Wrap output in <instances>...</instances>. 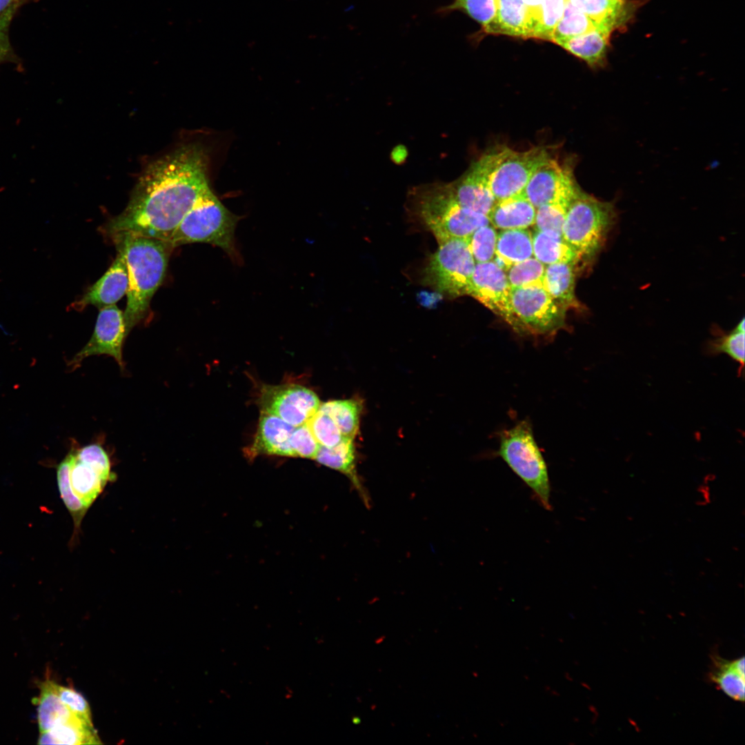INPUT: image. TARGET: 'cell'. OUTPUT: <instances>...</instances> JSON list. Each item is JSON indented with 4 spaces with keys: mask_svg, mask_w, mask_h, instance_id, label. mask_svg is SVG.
I'll list each match as a JSON object with an SVG mask.
<instances>
[{
    "mask_svg": "<svg viewBox=\"0 0 745 745\" xmlns=\"http://www.w3.org/2000/svg\"><path fill=\"white\" fill-rule=\"evenodd\" d=\"M619 1H625L626 0H619Z\"/></svg>",
    "mask_w": 745,
    "mask_h": 745,
    "instance_id": "45",
    "label": "cell"
},
{
    "mask_svg": "<svg viewBox=\"0 0 745 745\" xmlns=\"http://www.w3.org/2000/svg\"><path fill=\"white\" fill-rule=\"evenodd\" d=\"M239 219L210 188L186 215L168 243L172 248L192 243L209 244L234 257L235 232Z\"/></svg>",
    "mask_w": 745,
    "mask_h": 745,
    "instance_id": "4",
    "label": "cell"
},
{
    "mask_svg": "<svg viewBox=\"0 0 745 745\" xmlns=\"http://www.w3.org/2000/svg\"><path fill=\"white\" fill-rule=\"evenodd\" d=\"M76 457L83 461L90 463L103 473L115 476L111 471V464L108 455L99 444H91L75 451Z\"/></svg>",
    "mask_w": 745,
    "mask_h": 745,
    "instance_id": "42",
    "label": "cell"
},
{
    "mask_svg": "<svg viewBox=\"0 0 745 745\" xmlns=\"http://www.w3.org/2000/svg\"><path fill=\"white\" fill-rule=\"evenodd\" d=\"M207 155L199 144L183 146L153 161L140 177L126 208L106 226L112 237L132 234L168 242L210 186Z\"/></svg>",
    "mask_w": 745,
    "mask_h": 745,
    "instance_id": "1",
    "label": "cell"
},
{
    "mask_svg": "<svg viewBox=\"0 0 745 745\" xmlns=\"http://www.w3.org/2000/svg\"><path fill=\"white\" fill-rule=\"evenodd\" d=\"M567 209V207L557 203H547L536 208L535 230L562 236Z\"/></svg>",
    "mask_w": 745,
    "mask_h": 745,
    "instance_id": "38",
    "label": "cell"
},
{
    "mask_svg": "<svg viewBox=\"0 0 745 745\" xmlns=\"http://www.w3.org/2000/svg\"><path fill=\"white\" fill-rule=\"evenodd\" d=\"M744 318L727 333H724L708 342L706 350L711 355L726 354L739 366V371L744 364Z\"/></svg>",
    "mask_w": 745,
    "mask_h": 745,
    "instance_id": "31",
    "label": "cell"
},
{
    "mask_svg": "<svg viewBox=\"0 0 745 745\" xmlns=\"http://www.w3.org/2000/svg\"><path fill=\"white\" fill-rule=\"evenodd\" d=\"M258 402L261 412L274 415L294 427L306 423L321 404L312 390L298 384L264 385Z\"/></svg>",
    "mask_w": 745,
    "mask_h": 745,
    "instance_id": "12",
    "label": "cell"
},
{
    "mask_svg": "<svg viewBox=\"0 0 745 745\" xmlns=\"http://www.w3.org/2000/svg\"><path fill=\"white\" fill-rule=\"evenodd\" d=\"M511 288L505 271L493 261L476 263L471 297L501 318L515 332L517 321L510 301Z\"/></svg>",
    "mask_w": 745,
    "mask_h": 745,
    "instance_id": "14",
    "label": "cell"
},
{
    "mask_svg": "<svg viewBox=\"0 0 745 745\" xmlns=\"http://www.w3.org/2000/svg\"><path fill=\"white\" fill-rule=\"evenodd\" d=\"M306 424L319 446L330 448L344 438L335 421L324 413L317 410Z\"/></svg>",
    "mask_w": 745,
    "mask_h": 745,
    "instance_id": "36",
    "label": "cell"
},
{
    "mask_svg": "<svg viewBox=\"0 0 745 745\" xmlns=\"http://www.w3.org/2000/svg\"><path fill=\"white\" fill-rule=\"evenodd\" d=\"M536 208L524 193L497 201L488 215L490 223L502 230L533 226Z\"/></svg>",
    "mask_w": 745,
    "mask_h": 745,
    "instance_id": "18",
    "label": "cell"
},
{
    "mask_svg": "<svg viewBox=\"0 0 745 745\" xmlns=\"http://www.w3.org/2000/svg\"><path fill=\"white\" fill-rule=\"evenodd\" d=\"M610 33L606 29L596 28L557 45L583 60L590 68H602L606 64Z\"/></svg>",
    "mask_w": 745,
    "mask_h": 745,
    "instance_id": "19",
    "label": "cell"
},
{
    "mask_svg": "<svg viewBox=\"0 0 745 745\" xmlns=\"http://www.w3.org/2000/svg\"><path fill=\"white\" fill-rule=\"evenodd\" d=\"M315 459L348 476L355 486L363 493L356 473V452L352 438L344 437L338 444L330 448L319 446Z\"/></svg>",
    "mask_w": 745,
    "mask_h": 745,
    "instance_id": "28",
    "label": "cell"
},
{
    "mask_svg": "<svg viewBox=\"0 0 745 745\" xmlns=\"http://www.w3.org/2000/svg\"><path fill=\"white\" fill-rule=\"evenodd\" d=\"M438 245L423 270L422 283L448 298L470 295L476 263L467 239H450Z\"/></svg>",
    "mask_w": 745,
    "mask_h": 745,
    "instance_id": "7",
    "label": "cell"
},
{
    "mask_svg": "<svg viewBox=\"0 0 745 745\" xmlns=\"http://www.w3.org/2000/svg\"><path fill=\"white\" fill-rule=\"evenodd\" d=\"M39 696L34 699L38 706L37 719L40 733L48 731L75 716L59 697L54 688V682H43L41 684Z\"/></svg>",
    "mask_w": 745,
    "mask_h": 745,
    "instance_id": "25",
    "label": "cell"
},
{
    "mask_svg": "<svg viewBox=\"0 0 745 745\" xmlns=\"http://www.w3.org/2000/svg\"><path fill=\"white\" fill-rule=\"evenodd\" d=\"M532 257V233L526 228L502 230L497 234L493 261L504 271L511 265Z\"/></svg>",
    "mask_w": 745,
    "mask_h": 745,
    "instance_id": "21",
    "label": "cell"
},
{
    "mask_svg": "<svg viewBox=\"0 0 745 745\" xmlns=\"http://www.w3.org/2000/svg\"><path fill=\"white\" fill-rule=\"evenodd\" d=\"M484 32L529 39L528 12L523 0H497L495 19Z\"/></svg>",
    "mask_w": 745,
    "mask_h": 745,
    "instance_id": "22",
    "label": "cell"
},
{
    "mask_svg": "<svg viewBox=\"0 0 745 745\" xmlns=\"http://www.w3.org/2000/svg\"><path fill=\"white\" fill-rule=\"evenodd\" d=\"M584 13L597 28L612 32L628 18L626 1L619 0H568Z\"/></svg>",
    "mask_w": 745,
    "mask_h": 745,
    "instance_id": "27",
    "label": "cell"
},
{
    "mask_svg": "<svg viewBox=\"0 0 745 745\" xmlns=\"http://www.w3.org/2000/svg\"><path fill=\"white\" fill-rule=\"evenodd\" d=\"M71 455L69 453L57 468L58 487L61 497L70 512L74 528L79 529L82 519L88 509L72 493L69 483Z\"/></svg>",
    "mask_w": 745,
    "mask_h": 745,
    "instance_id": "34",
    "label": "cell"
},
{
    "mask_svg": "<svg viewBox=\"0 0 745 745\" xmlns=\"http://www.w3.org/2000/svg\"><path fill=\"white\" fill-rule=\"evenodd\" d=\"M497 233L488 224L477 228L467 239L475 263L493 261L495 255Z\"/></svg>",
    "mask_w": 745,
    "mask_h": 745,
    "instance_id": "35",
    "label": "cell"
},
{
    "mask_svg": "<svg viewBox=\"0 0 745 745\" xmlns=\"http://www.w3.org/2000/svg\"><path fill=\"white\" fill-rule=\"evenodd\" d=\"M533 256L545 266L559 263L577 265V255L562 235L535 230L532 233Z\"/></svg>",
    "mask_w": 745,
    "mask_h": 745,
    "instance_id": "26",
    "label": "cell"
},
{
    "mask_svg": "<svg viewBox=\"0 0 745 745\" xmlns=\"http://www.w3.org/2000/svg\"><path fill=\"white\" fill-rule=\"evenodd\" d=\"M550 157L546 146L519 152L508 148L489 178V187L496 201L523 193L533 173Z\"/></svg>",
    "mask_w": 745,
    "mask_h": 745,
    "instance_id": "9",
    "label": "cell"
},
{
    "mask_svg": "<svg viewBox=\"0 0 745 745\" xmlns=\"http://www.w3.org/2000/svg\"><path fill=\"white\" fill-rule=\"evenodd\" d=\"M507 148H496L484 154L461 177L449 183L455 199L461 206L488 215L497 202L489 187V178Z\"/></svg>",
    "mask_w": 745,
    "mask_h": 745,
    "instance_id": "10",
    "label": "cell"
},
{
    "mask_svg": "<svg viewBox=\"0 0 745 745\" xmlns=\"http://www.w3.org/2000/svg\"><path fill=\"white\" fill-rule=\"evenodd\" d=\"M117 248V257L103 276L92 284L78 301L72 304L76 310L87 306L98 308L116 304L128 288V274L124 253Z\"/></svg>",
    "mask_w": 745,
    "mask_h": 745,
    "instance_id": "15",
    "label": "cell"
},
{
    "mask_svg": "<svg viewBox=\"0 0 745 745\" xmlns=\"http://www.w3.org/2000/svg\"><path fill=\"white\" fill-rule=\"evenodd\" d=\"M71 455L69 483L74 495L88 510L103 490L106 485L115 477L108 475L93 465L79 459L75 451Z\"/></svg>",
    "mask_w": 745,
    "mask_h": 745,
    "instance_id": "17",
    "label": "cell"
},
{
    "mask_svg": "<svg viewBox=\"0 0 745 745\" xmlns=\"http://www.w3.org/2000/svg\"><path fill=\"white\" fill-rule=\"evenodd\" d=\"M361 410L359 401L348 399L322 403L318 411L330 416L344 437L353 439L359 430Z\"/></svg>",
    "mask_w": 745,
    "mask_h": 745,
    "instance_id": "29",
    "label": "cell"
},
{
    "mask_svg": "<svg viewBox=\"0 0 745 745\" xmlns=\"http://www.w3.org/2000/svg\"><path fill=\"white\" fill-rule=\"evenodd\" d=\"M570 263H559L546 266L543 287L551 298L564 308H581L575 292V266Z\"/></svg>",
    "mask_w": 745,
    "mask_h": 745,
    "instance_id": "20",
    "label": "cell"
},
{
    "mask_svg": "<svg viewBox=\"0 0 745 745\" xmlns=\"http://www.w3.org/2000/svg\"><path fill=\"white\" fill-rule=\"evenodd\" d=\"M294 457L315 458L319 445L306 423L295 427L290 437Z\"/></svg>",
    "mask_w": 745,
    "mask_h": 745,
    "instance_id": "40",
    "label": "cell"
},
{
    "mask_svg": "<svg viewBox=\"0 0 745 745\" xmlns=\"http://www.w3.org/2000/svg\"><path fill=\"white\" fill-rule=\"evenodd\" d=\"M124 253L128 274L123 312L127 333L147 315L150 301L163 282L172 248L167 241L132 234L112 237Z\"/></svg>",
    "mask_w": 745,
    "mask_h": 745,
    "instance_id": "2",
    "label": "cell"
},
{
    "mask_svg": "<svg viewBox=\"0 0 745 745\" xmlns=\"http://www.w3.org/2000/svg\"><path fill=\"white\" fill-rule=\"evenodd\" d=\"M54 688L61 702L73 714L92 724L90 706L81 694L72 688L61 686L55 682Z\"/></svg>",
    "mask_w": 745,
    "mask_h": 745,
    "instance_id": "41",
    "label": "cell"
},
{
    "mask_svg": "<svg viewBox=\"0 0 745 745\" xmlns=\"http://www.w3.org/2000/svg\"><path fill=\"white\" fill-rule=\"evenodd\" d=\"M542 0H523L528 12L529 39H537L539 25Z\"/></svg>",
    "mask_w": 745,
    "mask_h": 745,
    "instance_id": "43",
    "label": "cell"
},
{
    "mask_svg": "<svg viewBox=\"0 0 745 745\" xmlns=\"http://www.w3.org/2000/svg\"><path fill=\"white\" fill-rule=\"evenodd\" d=\"M545 267L534 257L511 265L505 270L510 288L543 286Z\"/></svg>",
    "mask_w": 745,
    "mask_h": 745,
    "instance_id": "33",
    "label": "cell"
},
{
    "mask_svg": "<svg viewBox=\"0 0 745 745\" xmlns=\"http://www.w3.org/2000/svg\"><path fill=\"white\" fill-rule=\"evenodd\" d=\"M510 301L519 334L548 336L566 326V310L543 286L511 289Z\"/></svg>",
    "mask_w": 745,
    "mask_h": 745,
    "instance_id": "8",
    "label": "cell"
},
{
    "mask_svg": "<svg viewBox=\"0 0 745 745\" xmlns=\"http://www.w3.org/2000/svg\"><path fill=\"white\" fill-rule=\"evenodd\" d=\"M29 0H19L0 14V66L11 63L18 64L19 59L10 39V27L19 10Z\"/></svg>",
    "mask_w": 745,
    "mask_h": 745,
    "instance_id": "37",
    "label": "cell"
},
{
    "mask_svg": "<svg viewBox=\"0 0 745 745\" xmlns=\"http://www.w3.org/2000/svg\"><path fill=\"white\" fill-rule=\"evenodd\" d=\"M462 11L481 26L486 31L494 22L497 10V0H454L441 8V13Z\"/></svg>",
    "mask_w": 745,
    "mask_h": 745,
    "instance_id": "32",
    "label": "cell"
},
{
    "mask_svg": "<svg viewBox=\"0 0 745 745\" xmlns=\"http://www.w3.org/2000/svg\"><path fill=\"white\" fill-rule=\"evenodd\" d=\"M127 336L123 312L115 304L100 308L90 340L73 357L68 366L74 370L88 357L106 355L112 357L123 370L122 349Z\"/></svg>",
    "mask_w": 745,
    "mask_h": 745,
    "instance_id": "13",
    "label": "cell"
},
{
    "mask_svg": "<svg viewBox=\"0 0 745 745\" xmlns=\"http://www.w3.org/2000/svg\"><path fill=\"white\" fill-rule=\"evenodd\" d=\"M744 657L728 661L719 656L713 657L711 680L731 699L743 702L745 690Z\"/></svg>",
    "mask_w": 745,
    "mask_h": 745,
    "instance_id": "23",
    "label": "cell"
},
{
    "mask_svg": "<svg viewBox=\"0 0 745 745\" xmlns=\"http://www.w3.org/2000/svg\"><path fill=\"white\" fill-rule=\"evenodd\" d=\"M40 733L39 744H101L92 724L76 715L68 722Z\"/></svg>",
    "mask_w": 745,
    "mask_h": 745,
    "instance_id": "24",
    "label": "cell"
},
{
    "mask_svg": "<svg viewBox=\"0 0 745 745\" xmlns=\"http://www.w3.org/2000/svg\"><path fill=\"white\" fill-rule=\"evenodd\" d=\"M497 454L531 490L539 504L551 510L547 465L528 421L522 420L501 432Z\"/></svg>",
    "mask_w": 745,
    "mask_h": 745,
    "instance_id": "6",
    "label": "cell"
},
{
    "mask_svg": "<svg viewBox=\"0 0 745 745\" xmlns=\"http://www.w3.org/2000/svg\"><path fill=\"white\" fill-rule=\"evenodd\" d=\"M295 428L274 415L261 412L253 442L248 448V456L264 454L294 457L290 437Z\"/></svg>",
    "mask_w": 745,
    "mask_h": 745,
    "instance_id": "16",
    "label": "cell"
},
{
    "mask_svg": "<svg viewBox=\"0 0 745 745\" xmlns=\"http://www.w3.org/2000/svg\"><path fill=\"white\" fill-rule=\"evenodd\" d=\"M616 219L613 201H604L582 189L570 203L562 237L579 260H591L601 250Z\"/></svg>",
    "mask_w": 745,
    "mask_h": 745,
    "instance_id": "5",
    "label": "cell"
},
{
    "mask_svg": "<svg viewBox=\"0 0 745 745\" xmlns=\"http://www.w3.org/2000/svg\"><path fill=\"white\" fill-rule=\"evenodd\" d=\"M407 211L430 231L438 244L450 239H468L479 227L490 224L488 216L461 206L449 183L433 182L410 188Z\"/></svg>",
    "mask_w": 745,
    "mask_h": 745,
    "instance_id": "3",
    "label": "cell"
},
{
    "mask_svg": "<svg viewBox=\"0 0 745 745\" xmlns=\"http://www.w3.org/2000/svg\"><path fill=\"white\" fill-rule=\"evenodd\" d=\"M580 190L573 174V164L569 161L561 163L551 157L533 173L524 193L535 208L547 203L568 208Z\"/></svg>",
    "mask_w": 745,
    "mask_h": 745,
    "instance_id": "11",
    "label": "cell"
},
{
    "mask_svg": "<svg viewBox=\"0 0 745 745\" xmlns=\"http://www.w3.org/2000/svg\"><path fill=\"white\" fill-rule=\"evenodd\" d=\"M19 0H0V14Z\"/></svg>",
    "mask_w": 745,
    "mask_h": 745,
    "instance_id": "44",
    "label": "cell"
},
{
    "mask_svg": "<svg viewBox=\"0 0 745 745\" xmlns=\"http://www.w3.org/2000/svg\"><path fill=\"white\" fill-rule=\"evenodd\" d=\"M566 0H542L540 25L537 39L549 41L550 37L562 18Z\"/></svg>",
    "mask_w": 745,
    "mask_h": 745,
    "instance_id": "39",
    "label": "cell"
},
{
    "mask_svg": "<svg viewBox=\"0 0 745 745\" xmlns=\"http://www.w3.org/2000/svg\"><path fill=\"white\" fill-rule=\"evenodd\" d=\"M595 24L581 10L566 0L563 15L555 26L549 41L555 44L596 28Z\"/></svg>",
    "mask_w": 745,
    "mask_h": 745,
    "instance_id": "30",
    "label": "cell"
}]
</instances>
